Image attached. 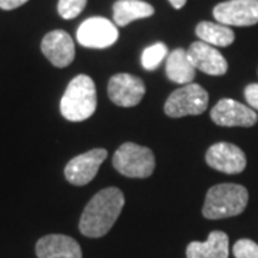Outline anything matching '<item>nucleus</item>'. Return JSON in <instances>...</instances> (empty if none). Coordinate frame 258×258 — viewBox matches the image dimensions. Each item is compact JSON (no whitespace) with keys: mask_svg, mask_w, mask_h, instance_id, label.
<instances>
[{"mask_svg":"<svg viewBox=\"0 0 258 258\" xmlns=\"http://www.w3.org/2000/svg\"><path fill=\"white\" fill-rule=\"evenodd\" d=\"M248 204V191L238 184H220L210 188L203 215L208 220H222L240 215Z\"/></svg>","mask_w":258,"mask_h":258,"instance_id":"obj_3","label":"nucleus"},{"mask_svg":"<svg viewBox=\"0 0 258 258\" xmlns=\"http://www.w3.org/2000/svg\"><path fill=\"white\" fill-rule=\"evenodd\" d=\"M125 205V197L118 188H105L93 197L82 212L79 230L85 237L99 238L108 234Z\"/></svg>","mask_w":258,"mask_h":258,"instance_id":"obj_1","label":"nucleus"},{"mask_svg":"<svg viewBox=\"0 0 258 258\" xmlns=\"http://www.w3.org/2000/svg\"><path fill=\"white\" fill-rule=\"evenodd\" d=\"M166 76L171 82L178 85H188L192 83L195 78V68L189 60L186 50L178 47L166 56Z\"/></svg>","mask_w":258,"mask_h":258,"instance_id":"obj_16","label":"nucleus"},{"mask_svg":"<svg viewBox=\"0 0 258 258\" xmlns=\"http://www.w3.org/2000/svg\"><path fill=\"white\" fill-rule=\"evenodd\" d=\"M194 68L211 76H221L228 71V63L225 57L217 47L205 42H194L186 50Z\"/></svg>","mask_w":258,"mask_h":258,"instance_id":"obj_12","label":"nucleus"},{"mask_svg":"<svg viewBox=\"0 0 258 258\" xmlns=\"http://www.w3.org/2000/svg\"><path fill=\"white\" fill-rule=\"evenodd\" d=\"M208 106V93L198 83L182 85L168 96L164 111L171 118L201 115Z\"/></svg>","mask_w":258,"mask_h":258,"instance_id":"obj_5","label":"nucleus"},{"mask_svg":"<svg viewBox=\"0 0 258 258\" xmlns=\"http://www.w3.org/2000/svg\"><path fill=\"white\" fill-rule=\"evenodd\" d=\"M119 36L116 25L105 18H89L78 28L76 39L85 47L105 49L112 46Z\"/></svg>","mask_w":258,"mask_h":258,"instance_id":"obj_6","label":"nucleus"},{"mask_svg":"<svg viewBox=\"0 0 258 258\" xmlns=\"http://www.w3.org/2000/svg\"><path fill=\"white\" fill-rule=\"evenodd\" d=\"M195 33L201 39V42H205L214 47L230 46L235 39V35L230 26L221 25L218 22H201L197 25Z\"/></svg>","mask_w":258,"mask_h":258,"instance_id":"obj_18","label":"nucleus"},{"mask_svg":"<svg viewBox=\"0 0 258 258\" xmlns=\"http://www.w3.org/2000/svg\"><path fill=\"white\" fill-rule=\"evenodd\" d=\"M211 119L220 126H252L258 116L252 108L234 99H221L211 109Z\"/></svg>","mask_w":258,"mask_h":258,"instance_id":"obj_11","label":"nucleus"},{"mask_svg":"<svg viewBox=\"0 0 258 258\" xmlns=\"http://www.w3.org/2000/svg\"><path fill=\"white\" fill-rule=\"evenodd\" d=\"M36 255L37 258H82V249L72 237L50 234L37 241Z\"/></svg>","mask_w":258,"mask_h":258,"instance_id":"obj_14","label":"nucleus"},{"mask_svg":"<svg viewBox=\"0 0 258 258\" xmlns=\"http://www.w3.org/2000/svg\"><path fill=\"white\" fill-rule=\"evenodd\" d=\"M145 83L138 76L118 74L112 76L108 83V95L115 105L131 108L137 106L145 95Z\"/></svg>","mask_w":258,"mask_h":258,"instance_id":"obj_10","label":"nucleus"},{"mask_svg":"<svg viewBox=\"0 0 258 258\" xmlns=\"http://www.w3.org/2000/svg\"><path fill=\"white\" fill-rule=\"evenodd\" d=\"M168 2L172 5L174 9H182L185 6V3H186V0H168Z\"/></svg>","mask_w":258,"mask_h":258,"instance_id":"obj_24","label":"nucleus"},{"mask_svg":"<svg viewBox=\"0 0 258 258\" xmlns=\"http://www.w3.org/2000/svg\"><path fill=\"white\" fill-rule=\"evenodd\" d=\"M112 164L122 175L129 178H148L155 169L154 152L134 142L122 144L115 152Z\"/></svg>","mask_w":258,"mask_h":258,"instance_id":"obj_4","label":"nucleus"},{"mask_svg":"<svg viewBox=\"0 0 258 258\" xmlns=\"http://www.w3.org/2000/svg\"><path fill=\"white\" fill-rule=\"evenodd\" d=\"M232 254L235 258H258V244L248 238L238 240L232 247Z\"/></svg>","mask_w":258,"mask_h":258,"instance_id":"obj_21","label":"nucleus"},{"mask_svg":"<svg viewBox=\"0 0 258 258\" xmlns=\"http://www.w3.org/2000/svg\"><path fill=\"white\" fill-rule=\"evenodd\" d=\"M228 255L230 240L222 231H212L204 242L192 241L186 247V258H228Z\"/></svg>","mask_w":258,"mask_h":258,"instance_id":"obj_15","label":"nucleus"},{"mask_svg":"<svg viewBox=\"0 0 258 258\" xmlns=\"http://www.w3.org/2000/svg\"><path fill=\"white\" fill-rule=\"evenodd\" d=\"M26 2H29V0H0V9L13 10L19 6H22V5H25Z\"/></svg>","mask_w":258,"mask_h":258,"instance_id":"obj_23","label":"nucleus"},{"mask_svg":"<svg viewBox=\"0 0 258 258\" xmlns=\"http://www.w3.org/2000/svg\"><path fill=\"white\" fill-rule=\"evenodd\" d=\"M212 15L225 26H252L258 23V0H227L217 5Z\"/></svg>","mask_w":258,"mask_h":258,"instance_id":"obj_7","label":"nucleus"},{"mask_svg":"<svg viewBox=\"0 0 258 258\" xmlns=\"http://www.w3.org/2000/svg\"><path fill=\"white\" fill-rule=\"evenodd\" d=\"M168 47L164 43L158 42V43H154L149 47H147L144 52H142V56H141V63L144 66V69L147 71H154L157 69L159 64L162 63V60L168 56Z\"/></svg>","mask_w":258,"mask_h":258,"instance_id":"obj_19","label":"nucleus"},{"mask_svg":"<svg viewBox=\"0 0 258 258\" xmlns=\"http://www.w3.org/2000/svg\"><path fill=\"white\" fill-rule=\"evenodd\" d=\"M86 3L88 0H59L57 13L60 15V18L71 20L82 13Z\"/></svg>","mask_w":258,"mask_h":258,"instance_id":"obj_20","label":"nucleus"},{"mask_svg":"<svg viewBox=\"0 0 258 258\" xmlns=\"http://www.w3.org/2000/svg\"><path fill=\"white\" fill-rule=\"evenodd\" d=\"M245 101L248 102L249 108L254 111H258V83H251L244 91Z\"/></svg>","mask_w":258,"mask_h":258,"instance_id":"obj_22","label":"nucleus"},{"mask_svg":"<svg viewBox=\"0 0 258 258\" xmlns=\"http://www.w3.org/2000/svg\"><path fill=\"white\" fill-rule=\"evenodd\" d=\"M155 9L142 0H118L113 5V22L116 26H126L131 22L152 16Z\"/></svg>","mask_w":258,"mask_h":258,"instance_id":"obj_17","label":"nucleus"},{"mask_svg":"<svg viewBox=\"0 0 258 258\" xmlns=\"http://www.w3.org/2000/svg\"><path fill=\"white\" fill-rule=\"evenodd\" d=\"M108 157V152L102 148L88 151L82 155H78L64 166V176L71 184L82 186L89 184L96 176L99 166Z\"/></svg>","mask_w":258,"mask_h":258,"instance_id":"obj_8","label":"nucleus"},{"mask_svg":"<svg viewBox=\"0 0 258 258\" xmlns=\"http://www.w3.org/2000/svg\"><path fill=\"white\" fill-rule=\"evenodd\" d=\"M96 105L98 98L92 78L78 75L68 85L60 99V113L71 122H82L95 113Z\"/></svg>","mask_w":258,"mask_h":258,"instance_id":"obj_2","label":"nucleus"},{"mask_svg":"<svg viewBox=\"0 0 258 258\" xmlns=\"http://www.w3.org/2000/svg\"><path fill=\"white\" fill-rule=\"evenodd\" d=\"M205 161L214 169L230 175L240 174L247 166L245 154L241 151V148L230 142H218L210 147Z\"/></svg>","mask_w":258,"mask_h":258,"instance_id":"obj_9","label":"nucleus"},{"mask_svg":"<svg viewBox=\"0 0 258 258\" xmlns=\"http://www.w3.org/2000/svg\"><path fill=\"white\" fill-rule=\"evenodd\" d=\"M42 52L56 68H66L75 59V43L64 30H52L42 40Z\"/></svg>","mask_w":258,"mask_h":258,"instance_id":"obj_13","label":"nucleus"}]
</instances>
